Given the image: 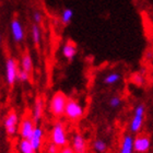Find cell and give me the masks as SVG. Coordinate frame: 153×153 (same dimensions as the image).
I'll return each instance as SVG.
<instances>
[{"label":"cell","instance_id":"25","mask_svg":"<svg viewBox=\"0 0 153 153\" xmlns=\"http://www.w3.org/2000/svg\"><path fill=\"white\" fill-rule=\"evenodd\" d=\"M132 81H134L137 85H141L142 83H143V79H142V76H140V74H134V76H132Z\"/></svg>","mask_w":153,"mask_h":153},{"label":"cell","instance_id":"15","mask_svg":"<svg viewBox=\"0 0 153 153\" xmlns=\"http://www.w3.org/2000/svg\"><path fill=\"white\" fill-rule=\"evenodd\" d=\"M134 137L131 134H125L120 144L119 153H134Z\"/></svg>","mask_w":153,"mask_h":153},{"label":"cell","instance_id":"2","mask_svg":"<svg viewBox=\"0 0 153 153\" xmlns=\"http://www.w3.org/2000/svg\"><path fill=\"white\" fill-rule=\"evenodd\" d=\"M49 141L59 148L66 147L69 144L67 127H66V124L60 119L56 120L51 126V131H49Z\"/></svg>","mask_w":153,"mask_h":153},{"label":"cell","instance_id":"12","mask_svg":"<svg viewBox=\"0 0 153 153\" xmlns=\"http://www.w3.org/2000/svg\"><path fill=\"white\" fill-rule=\"evenodd\" d=\"M151 146L150 138L147 136H138L134 139V149L138 153H146Z\"/></svg>","mask_w":153,"mask_h":153},{"label":"cell","instance_id":"13","mask_svg":"<svg viewBox=\"0 0 153 153\" xmlns=\"http://www.w3.org/2000/svg\"><path fill=\"white\" fill-rule=\"evenodd\" d=\"M20 67L23 70H25L27 74L33 76V70H34V66H33L32 56L30 54L29 49H25L21 55V60H20Z\"/></svg>","mask_w":153,"mask_h":153},{"label":"cell","instance_id":"24","mask_svg":"<svg viewBox=\"0 0 153 153\" xmlns=\"http://www.w3.org/2000/svg\"><path fill=\"white\" fill-rule=\"evenodd\" d=\"M121 104V99L119 96H113L109 100V106L113 108H117L118 106H120Z\"/></svg>","mask_w":153,"mask_h":153},{"label":"cell","instance_id":"17","mask_svg":"<svg viewBox=\"0 0 153 153\" xmlns=\"http://www.w3.org/2000/svg\"><path fill=\"white\" fill-rule=\"evenodd\" d=\"M18 149L20 153H37V151L31 144V141L26 139H21V138L18 142Z\"/></svg>","mask_w":153,"mask_h":153},{"label":"cell","instance_id":"11","mask_svg":"<svg viewBox=\"0 0 153 153\" xmlns=\"http://www.w3.org/2000/svg\"><path fill=\"white\" fill-rule=\"evenodd\" d=\"M44 128L43 126L39 124L36 125L35 129L33 131V134L30 141H31V144L33 146V148L35 149L37 152H39L42 149V146H43V141H44Z\"/></svg>","mask_w":153,"mask_h":153},{"label":"cell","instance_id":"14","mask_svg":"<svg viewBox=\"0 0 153 153\" xmlns=\"http://www.w3.org/2000/svg\"><path fill=\"white\" fill-rule=\"evenodd\" d=\"M76 53H78V49H76V45L74 42L67 41V43L62 46V55L68 60H72L76 56Z\"/></svg>","mask_w":153,"mask_h":153},{"label":"cell","instance_id":"23","mask_svg":"<svg viewBox=\"0 0 153 153\" xmlns=\"http://www.w3.org/2000/svg\"><path fill=\"white\" fill-rule=\"evenodd\" d=\"M33 21H34V23L35 24H37V25H39V24H42V22L44 21V16H43V13L41 12V11H34L33 12Z\"/></svg>","mask_w":153,"mask_h":153},{"label":"cell","instance_id":"6","mask_svg":"<svg viewBox=\"0 0 153 153\" xmlns=\"http://www.w3.org/2000/svg\"><path fill=\"white\" fill-rule=\"evenodd\" d=\"M45 107H46V100H45V95L42 93H38L37 95L34 99V105H33L32 109V116L33 119L36 124H39L41 120L44 117L45 113Z\"/></svg>","mask_w":153,"mask_h":153},{"label":"cell","instance_id":"7","mask_svg":"<svg viewBox=\"0 0 153 153\" xmlns=\"http://www.w3.org/2000/svg\"><path fill=\"white\" fill-rule=\"evenodd\" d=\"M18 61L13 57H8L6 60V80L9 86H13L16 81V74L19 70Z\"/></svg>","mask_w":153,"mask_h":153},{"label":"cell","instance_id":"16","mask_svg":"<svg viewBox=\"0 0 153 153\" xmlns=\"http://www.w3.org/2000/svg\"><path fill=\"white\" fill-rule=\"evenodd\" d=\"M31 35H32V42L34 46H35L36 49H39V46H41V41H42V32H41V27L39 25L33 23L32 26H31Z\"/></svg>","mask_w":153,"mask_h":153},{"label":"cell","instance_id":"9","mask_svg":"<svg viewBox=\"0 0 153 153\" xmlns=\"http://www.w3.org/2000/svg\"><path fill=\"white\" fill-rule=\"evenodd\" d=\"M70 147L74 153H88V142L81 132L76 131L72 134L70 139Z\"/></svg>","mask_w":153,"mask_h":153},{"label":"cell","instance_id":"26","mask_svg":"<svg viewBox=\"0 0 153 153\" xmlns=\"http://www.w3.org/2000/svg\"><path fill=\"white\" fill-rule=\"evenodd\" d=\"M59 153H74V149L68 144V146H66V147H62L60 148V151H59Z\"/></svg>","mask_w":153,"mask_h":153},{"label":"cell","instance_id":"21","mask_svg":"<svg viewBox=\"0 0 153 153\" xmlns=\"http://www.w3.org/2000/svg\"><path fill=\"white\" fill-rule=\"evenodd\" d=\"M32 76L30 74H27L25 70H23L22 68L19 67V70H18V74H16V81H20V82H29L31 80Z\"/></svg>","mask_w":153,"mask_h":153},{"label":"cell","instance_id":"20","mask_svg":"<svg viewBox=\"0 0 153 153\" xmlns=\"http://www.w3.org/2000/svg\"><path fill=\"white\" fill-rule=\"evenodd\" d=\"M120 74H117V72H112V74H107V76L104 78V83L107 84V85H112V84H115L117 83L119 80H120Z\"/></svg>","mask_w":153,"mask_h":153},{"label":"cell","instance_id":"10","mask_svg":"<svg viewBox=\"0 0 153 153\" xmlns=\"http://www.w3.org/2000/svg\"><path fill=\"white\" fill-rule=\"evenodd\" d=\"M10 31H11V35H12L13 41L16 42V44H20L24 41V37H25V33H24V29H23V25L21 21H20L16 16H14L12 20H11V23H10Z\"/></svg>","mask_w":153,"mask_h":153},{"label":"cell","instance_id":"4","mask_svg":"<svg viewBox=\"0 0 153 153\" xmlns=\"http://www.w3.org/2000/svg\"><path fill=\"white\" fill-rule=\"evenodd\" d=\"M84 115V108L79 103V101L74 97H69L65 109V117L67 120L71 123H76L79 121Z\"/></svg>","mask_w":153,"mask_h":153},{"label":"cell","instance_id":"8","mask_svg":"<svg viewBox=\"0 0 153 153\" xmlns=\"http://www.w3.org/2000/svg\"><path fill=\"white\" fill-rule=\"evenodd\" d=\"M144 112H146V107H144L143 104H139V105H137V107L134 108V117H132L131 123H130L131 132L136 134L138 131H140V129L142 128V125H143Z\"/></svg>","mask_w":153,"mask_h":153},{"label":"cell","instance_id":"22","mask_svg":"<svg viewBox=\"0 0 153 153\" xmlns=\"http://www.w3.org/2000/svg\"><path fill=\"white\" fill-rule=\"evenodd\" d=\"M59 151H60V148L51 141L45 146V153H59Z\"/></svg>","mask_w":153,"mask_h":153},{"label":"cell","instance_id":"5","mask_svg":"<svg viewBox=\"0 0 153 153\" xmlns=\"http://www.w3.org/2000/svg\"><path fill=\"white\" fill-rule=\"evenodd\" d=\"M20 116L16 109H10L7 113L6 117L3 119V127L4 131L9 137H14L18 134L19 130V125H20Z\"/></svg>","mask_w":153,"mask_h":153},{"label":"cell","instance_id":"1","mask_svg":"<svg viewBox=\"0 0 153 153\" xmlns=\"http://www.w3.org/2000/svg\"><path fill=\"white\" fill-rule=\"evenodd\" d=\"M68 97L62 91H57L53 94L48 102V113L55 118V119H61L65 117V109L68 102Z\"/></svg>","mask_w":153,"mask_h":153},{"label":"cell","instance_id":"3","mask_svg":"<svg viewBox=\"0 0 153 153\" xmlns=\"http://www.w3.org/2000/svg\"><path fill=\"white\" fill-rule=\"evenodd\" d=\"M36 123L33 119L32 112L30 111H26L23 116L20 119V125H19V130H18V134H19L20 138L21 139H26V140H30L31 137L33 134V131L36 127Z\"/></svg>","mask_w":153,"mask_h":153},{"label":"cell","instance_id":"18","mask_svg":"<svg viewBox=\"0 0 153 153\" xmlns=\"http://www.w3.org/2000/svg\"><path fill=\"white\" fill-rule=\"evenodd\" d=\"M74 16V10L72 9H70V8H66V9H64L62 10V12H61V16H60L61 23H62L64 25H68V24L72 21Z\"/></svg>","mask_w":153,"mask_h":153},{"label":"cell","instance_id":"27","mask_svg":"<svg viewBox=\"0 0 153 153\" xmlns=\"http://www.w3.org/2000/svg\"><path fill=\"white\" fill-rule=\"evenodd\" d=\"M1 44H2V35L0 34V46H1Z\"/></svg>","mask_w":153,"mask_h":153},{"label":"cell","instance_id":"19","mask_svg":"<svg viewBox=\"0 0 153 153\" xmlns=\"http://www.w3.org/2000/svg\"><path fill=\"white\" fill-rule=\"evenodd\" d=\"M93 150L97 153H106L107 151V143L102 139H95L92 143Z\"/></svg>","mask_w":153,"mask_h":153}]
</instances>
